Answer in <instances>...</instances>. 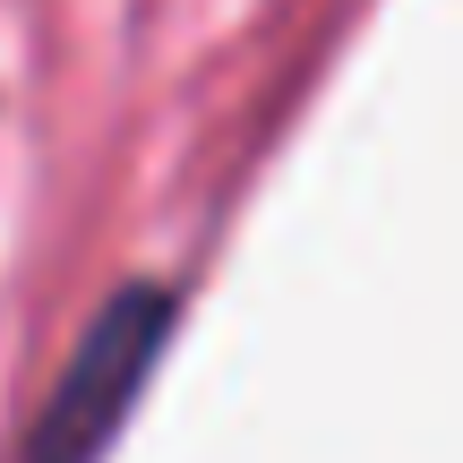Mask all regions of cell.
<instances>
[{"label": "cell", "instance_id": "cell-1", "mask_svg": "<svg viewBox=\"0 0 463 463\" xmlns=\"http://www.w3.org/2000/svg\"><path fill=\"white\" fill-rule=\"evenodd\" d=\"M172 344V292L164 283H129L95 309V326L78 335L69 369L52 378V403L26 430V463H95L120 438V420L137 412L155 361Z\"/></svg>", "mask_w": 463, "mask_h": 463}]
</instances>
